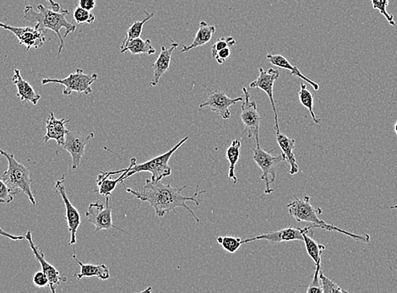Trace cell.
I'll use <instances>...</instances> for the list:
<instances>
[{"instance_id":"obj_9","label":"cell","mask_w":397,"mask_h":293,"mask_svg":"<svg viewBox=\"0 0 397 293\" xmlns=\"http://www.w3.org/2000/svg\"><path fill=\"white\" fill-rule=\"evenodd\" d=\"M314 229H322L321 226L314 225V224H310V225L304 227V229H300H300H294V227H289L279 231H272V233L259 235L256 238L244 239L243 240V244L257 241V240H267L273 245L282 242L304 241V234L313 235L312 230Z\"/></svg>"},{"instance_id":"obj_31","label":"cell","mask_w":397,"mask_h":293,"mask_svg":"<svg viewBox=\"0 0 397 293\" xmlns=\"http://www.w3.org/2000/svg\"><path fill=\"white\" fill-rule=\"evenodd\" d=\"M73 17L78 24H92L96 20V16L92 11L84 10L80 6L74 10Z\"/></svg>"},{"instance_id":"obj_41","label":"cell","mask_w":397,"mask_h":293,"mask_svg":"<svg viewBox=\"0 0 397 293\" xmlns=\"http://www.w3.org/2000/svg\"><path fill=\"white\" fill-rule=\"evenodd\" d=\"M46 1L49 3V5H50L52 10H54L55 11H60L62 10L61 9V6L58 2H55L54 1V0H46Z\"/></svg>"},{"instance_id":"obj_36","label":"cell","mask_w":397,"mask_h":293,"mask_svg":"<svg viewBox=\"0 0 397 293\" xmlns=\"http://www.w3.org/2000/svg\"><path fill=\"white\" fill-rule=\"evenodd\" d=\"M321 271V266H315V272L312 283L309 284L307 292L308 293H323L321 285L320 273Z\"/></svg>"},{"instance_id":"obj_22","label":"cell","mask_w":397,"mask_h":293,"mask_svg":"<svg viewBox=\"0 0 397 293\" xmlns=\"http://www.w3.org/2000/svg\"><path fill=\"white\" fill-rule=\"evenodd\" d=\"M267 59L269 61L270 63L274 65V66H277L280 69H284V70L289 71L291 76H293L295 77H298V78L305 80V83H309L311 87H312L314 91H319L320 90V85L317 83H314L312 80L308 78L305 75L302 74V72L300 71L295 65H293L289 62L288 59L285 58L284 56L281 55H267Z\"/></svg>"},{"instance_id":"obj_2","label":"cell","mask_w":397,"mask_h":293,"mask_svg":"<svg viewBox=\"0 0 397 293\" xmlns=\"http://www.w3.org/2000/svg\"><path fill=\"white\" fill-rule=\"evenodd\" d=\"M39 11H36L32 6L25 7L24 19L32 24H35L36 29L43 31L44 29L55 31L60 39L59 55L62 51L64 42L61 36V29H65L64 38H67L71 32H75L76 26L73 22H69L67 16L69 15L68 10L55 11L48 9L43 5L38 6Z\"/></svg>"},{"instance_id":"obj_20","label":"cell","mask_w":397,"mask_h":293,"mask_svg":"<svg viewBox=\"0 0 397 293\" xmlns=\"http://www.w3.org/2000/svg\"><path fill=\"white\" fill-rule=\"evenodd\" d=\"M12 83L18 87V96L20 101H28L34 105H38L41 96L35 92L34 87L28 81L22 78L19 70H15L12 77Z\"/></svg>"},{"instance_id":"obj_10","label":"cell","mask_w":397,"mask_h":293,"mask_svg":"<svg viewBox=\"0 0 397 293\" xmlns=\"http://www.w3.org/2000/svg\"><path fill=\"white\" fill-rule=\"evenodd\" d=\"M109 197H106L105 205L102 202L91 203L88 207L85 217L88 222L96 227L95 233L102 230L116 229L125 233L124 230L114 226L112 217V206L109 204Z\"/></svg>"},{"instance_id":"obj_23","label":"cell","mask_w":397,"mask_h":293,"mask_svg":"<svg viewBox=\"0 0 397 293\" xmlns=\"http://www.w3.org/2000/svg\"><path fill=\"white\" fill-rule=\"evenodd\" d=\"M108 173L109 175H111V176L118 173H122V175L120 178L114 179V180L110 178V177L105 176V175L102 173L98 175L97 178L98 190L96 192L99 193L101 195H104L105 197L110 196L113 192V190L116 189L118 185L124 182L126 175V169L116 171V172H108Z\"/></svg>"},{"instance_id":"obj_42","label":"cell","mask_w":397,"mask_h":293,"mask_svg":"<svg viewBox=\"0 0 397 293\" xmlns=\"http://www.w3.org/2000/svg\"><path fill=\"white\" fill-rule=\"evenodd\" d=\"M394 131L396 134L397 136V121L396 122L395 124H394Z\"/></svg>"},{"instance_id":"obj_43","label":"cell","mask_w":397,"mask_h":293,"mask_svg":"<svg viewBox=\"0 0 397 293\" xmlns=\"http://www.w3.org/2000/svg\"><path fill=\"white\" fill-rule=\"evenodd\" d=\"M391 209H397V205H396L394 206H391Z\"/></svg>"},{"instance_id":"obj_11","label":"cell","mask_w":397,"mask_h":293,"mask_svg":"<svg viewBox=\"0 0 397 293\" xmlns=\"http://www.w3.org/2000/svg\"><path fill=\"white\" fill-rule=\"evenodd\" d=\"M0 28L12 32L19 40L20 44L26 46L27 51H29L31 48L39 50L46 42L45 32L36 29L35 27H12L0 22Z\"/></svg>"},{"instance_id":"obj_38","label":"cell","mask_w":397,"mask_h":293,"mask_svg":"<svg viewBox=\"0 0 397 293\" xmlns=\"http://www.w3.org/2000/svg\"><path fill=\"white\" fill-rule=\"evenodd\" d=\"M231 55V48L228 47L223 48V50H220L214 57V58L216 60V62H218L219 64H223L225 61L230 58Z\"/></svg>"},{"instance_id":"obj_15","label":"cell","mask_w":397,"mask_h":293,"mask_svg":"<svg viewBox=\"0 0 397 293\" xmlns=\"http://www.w3.org/2000/svg\"><path fill=\"white\" fill-rule=\"evenodd\" d=\"M25 238H26L27 242L29 243L32 252H34L36 259L39 260L41 267H42V271L48 276L49 287H50L51 292L56 293L57 288H58L60 283L67 282V278L61 275L60 271L57 270L53 264L47 262L46 259H45V254L43 250L36 245L31 231H27L26 237Z\"/></svg>"},{"instance_id":"obj_7","label":"cell","mask_w":397,"mask_h":293,"mask_svg":"<svg viewBox=\"0 0 397 293\" xmlns=\"http://www.w3.org/2000/svg\"><path fill=\"white\" fill-rule=\"evenodd\" d=\"M97 80V74L87 75L85 74L83 70L77 68L75 73H72L65 79H43L42 84L64 85L65 89L63 91V95L67 97L71 96L73 92L84 93V94L88 95L92 92V85Z\"/></svg>"},{"instance_id":"obj_27","label":"cell","mask_w":397,"mask_h":293,"mask_svg":"<svg viewBox=\"0 0 397 293\" xmlns=\"http://www.w3.org/2000/svg\"><path fill=\"white\" fill-rule=\"evenodd\" d=\"M302 242L305 244L307 254L313 259L315 266H321L322 254L323 251L326 250V246L315 242L307 234H304V241Z\"/></svg>"},{"instance_id":"obj_28","label":"cell","mask_w":397,"mask_h":293,"mask_svg":"<svg viewBox=\"0 0 397 293\" xmlns=\"http://www.w3.org/2000/svg\"><path fill=\"white\" fill-rule=\"evenodd\" d=\"M145 14L146 15V18L140 20V22H136L132 24L128 31H127L126 38L121 44L120 50L124 48L127 43L130 42L131 40L136 39L138 38H141V35L143 31V27H144L145 24L147 22H149L151 19H153L154 13H149V12L145 11Z\"/></svg>"},{"instance_id":"obj_1","label":"cell","mask_w":397,"mask_h":293,"mask_svg":"<svg viewBox=\"0 0 397 293\" xmlns=\"http://www.w3.org/2000/svg\"><path fill=\"white\" fill-rule=\"evenodd\" d=\"M188 185L182 187V188H174L170 183L167 185L162 184L161 181L155 182L151 179H147L146 185L143 187L142 190H134L130 188H125L126 192L133 194L134 197L143 202H148L151 207L155 210V215L158 217H165V215L171 213L172 210L175 211L178 207H183L193 215L195 221L199 222L200 220L186 205V201H194L196 206H200L202 203L200 198L197 199L202 194L207 193V191H199L200 184L196 186V193L193 196H186L182 192L184 189L188 188Z\"/></svg>"},{"instance_id":"obj_4","label":"cell","mask_w":397,"mask_h":293,"mask_svg":"<svg viewBox=\"0 0 397 293\" xmlns=\"http://www.w3.org/2000/svg\"><path fill=\"white\" fill-rule=\"evenodd\" d=\"M188 140H189V136L183 138L178 144H176L167 152L151 158L141 164H137L136 158H131L130 165L126 169L125 179L133 176L134 174L142 172L150 173L151 180L155 182L162 181L163 178L169 177L172 174V168L169 166L171 157L184 143H186Z\"/></svg>"},{"instance_id":"obj_35","label":"cell","mask_w":397,"mask_h":293,"mask_svg":"<svg viewBox=\"0 0 397 293\" xmlns=\"http://www.w3.org/2000/svg\"><path fill=\"white\" fill-rule=\"evenodd\" d=\"M14 199V194L9 189L3 179L0 178V203L10 204Z\"/></svg>"},{"instance_id":"obj_6","label":"cell","mask_w":397,"mask_h":293,"mask_svg":"<svg viewBox=\"0 0 397 293\" xmlns=\"http://www.w3.org/2000/svg\"><path fill=\"white\" fill-rule=\"evenodd\" d=\"M253 153V160L262 171L261 180L265 183V194H272L274 190L271 188V184L276 181L278 166L285 161L284 157L281 154L272 156L271 152H265L260 145L256 146Z\"/></svg>"},{"instance_id":"obj_12","label":"cell","mask_w":397,"mask_h":293,"mask_svg":"<svg viewBox=\"0 0 397 293\" xmlns=\"http://www.w3.org/2000/svg\"><path fill=\"white\" fill-rule=\"evenodd\" d=\"M259 73V77L249 84V87L251 89H260L268 96L270 101H271L274 115H275L276 133H279V120H278V113L275 100H274L273 87L276 80L280 77V72L272 68L269 69L268 71H265L263 68H260Z\"/></svg>"},{"instance_id":"obj_25","label":"cell","mask_w":397,"mask_h":293,"mask_svg":"<svg viewBox=\"0 0 397 293\" xmlns=\"http://www.w3.org/2000/svg\"><path fill=\"white\" fill-rule=\"evenodd\" d=\"M128 51L133 55L155 54V48L153 46L151 41L150 39L143 40L141 38L131 40L124 48L120 50L121 54H125Z\"/></svg>"},{"instance_id":"obj_19","label":"cell","mask_w":397,"mask_h":293,"mask_svg":"<svg viewBox=\"0 0 397 293\" xmlns=\"http://www.w3.org/2000/svg\"><path fill=\"white\" fill-rule=\"evenodd\" d=\"M277 141L281 150V155L284 156L285 161L288 162L290 165V175H295L300 172V166H298L295 156H294V148H295L296 141L285 136L281 132L277 133Z\"/></svg>"},{"instance_id":"obj_30","label":"cell","mask_w":397,"mask_h":293,"mask_svg":"<svg viewBox=\"0 0 397 293\" xmlns=\"http://www.w3.org/2000/svg\"><path fill=\"white\" fill-rule=\"evenodd\" d=\"M216 241L222 245L224 250L230 254L236 253L240 249V247L243 245L242 238L228 237V236L227 237H218L216 238Z\"/></svg>"},{"instance_id":"obj_39","label":"cell","mask_w":397,"mask_h":293,"mask_svg":"<svg viewBox=\"0 0 397 293\" xmlns=\"http://www.w3.org/2000/svg\"><path fill=\"white\" fill-rule=\"evenodd\" d=\"M79 6L84 10L92 11L97 6L96 0H79Z\"/></svg>"},{"instance_id":"obj_34","label":"cell","mask_w":397,"mask_h":293,"mask_svg":"<svg viewBox=\"0 0 397 293\" xmlns=\"http://www.w3.org/2000/svg\"><path fill=\"white\" fill-rule=\"evenodd\" d=\"M235 45H236V41L235 38H232V36H228V38L222 36V38L216 40L214 46L211 47V55L212 57H215L220 50L228 47L231 48L235 46Z\"/></svg>"},{"instance_id":"obj_37","label":"cell","mask_w":397,"mask_h":293,"mask_svg":"<svg viewBox=\"0 0 397 293\" xmlns=\"http://www.w3.org/2000/svg\"><path fill=\"white\" fill-rule=\"evenodd\" d=\"M32 283L35 285L36 287L43 288L49 287V280L48 276L42 271H38L34 276V280Z\"/></svg>"},{"instance_id":"obj_40","label":"cell","mask_w":397,"mask_h":293,"mask_svg":"<svg viewBox=\"0 0 397 293\" xmlns=\"http://www.w3.org/2000/svg\"><path fill=\"white\" fill-rule=\"evenodd\" d=\"M0 236H3V237H6L11 240H14V241H18V240L22 241V240L26 239V238L23 237V236H15L7 233V231L4 230L1 227H0Z\"/></svg>"},{"instance_id":"obj_8","label":"cell","mask_w":397,"mask_h":293,"mask_svg":"<svg viewBox=\"0 0 397 293\" xmlns=\"http://www.w3.org/2000/svg\"><path fill=\"white\" fill-rule=\"evenodd\" d=\"M244 101L241 107L240 119L242 120L244 128L242 134L247 133L248 138L256 137V146L260 145L259 133L261 117L258 112L257 104L255 101L251 100V93L246 87H243Z\"/></svg>"},{"instance_id":"obj_18","label":"cell","mask_w":397,"mask_h":293,"mask_svg":"<svg viewBox=\"0 0 397 293\" xmlns=\"http://www.w3.org/2000/svg\"><path fill=\"white\" fill-rule=\"evenodd\" d=\"M71 120H57L54 113L50 112L46 120V134L44 136V142L47 143L50 140H54L58 145L62 146L64 143L65 136L69 131L67 124Z\"/></svg>"},{"instance_id":"obj_26","label":"cell","mask_w":397,"mask_h":293,"mask_svg":"<svg viewBox=\"0 0 397 293\" xmlns=\"http://www.w3.org/2000/svg\"><path fill=\"white\" fill-rule=\"evenodd\" d=\"M241 141L235 139L232 141L230 145L226 150L227 160L229 162L228 179L233 181V184L237 185V178L235 175V166L239 162L241 155Z\"/></svg>"},{"instance_id":"obj_21","label":"cell","mask_w":397,"mask_h":293,"mask_svg":"<svg viewBox=\"0 0 397 293\" xmlns=\"http://www.w3.org/2000/svg\"><path fill=\"white\" fill-rule=\"evenodd\" d=\"M72 257L76 260L77 264H79L81 268L79 273L74 276L77 278V280H80L84 278H97L102 280H109L110 278L109 269L106 264H84L81 262L80 260H78L76 254H74Z\"/></svg>"},{"instance_id":"obj_29","label":"cell","mask_w":397,"mask_h":293,"mask_svg":"<svg viewBox=\"0 0 397 293\" xmlns=\"http://www.w3.org/2000/svg\"><path fill=\"white\" fill-rule=\"evenodd\" d=\"M298 99H300V103L309 110L314 123L316 124H321V120L317 119L314 111V96L307 88L305 84H301L300 85V90L298 92Z\"/></svg>"},{"instance_id":"obj_33","label":"cell","mask_w":397,"mask_h":293,"mask_svg":"<svg viewBox=\"0 0 397 293\" xmlns=\"http://www.w3.org/2000/svg\"><path fill=\"white\" fill-rule=\"evenodd\" d=\"M320 279L323 293L347 292V291L343 290V289L340 287L339 285L335 283L330 279L327 278L321 271L320 273Z\"/></svg>"},{"instance_id":"obj_5","label":"cell","mask_w":397,"mask_h":293,"mask_svg":"<svg viewBox=\"0 0 397 293\" xmlns=\"http://www.w3.org/2000/svg\"><path fill=\"white\" fill-rule=\"evenodd\" d=\"M0 154L5 157L8 161V169L0 178L6 183V185L14 194L23 193L29 199L32 204L36 205L34 193L32 190V178L30 177L29 169L20 164L15 159L13 154L8 153L0 149Z\"/></svg>"},{"instance_id":"obj_16","label":"cell","mask_w":397,"mask_h":293,"mask_svg":"<svg viewBox=\"0 0 397 293\" xmlns=\"http://www.w3.org/2000/svg\"><path fill=\"white\" fill-rule=\"evenodd\" d=\"M243 97H236V99H230L226 93L221 90H216L211 92L208 97V99L204 103L200 104L199 108L202 109L206 107H210L212 111L218 113L223 120H229L231 117V113L229 108L232 105H235L239 101H242Z\"/></svg>"},{"instance_id":"obj_13","label":"cell","mask_w":397,"mask_h":293,"mask_svg":"<svg viewBox=\"0 0 397 293\" xmlns=\"http://www.w3.org/2000/svg\"><path fill=\"white\" fill-rule=\"evenodd\" d=\"M93 137V133L89 134L88 136H84L80 132L69 131V130L62 148L71 154L74 171L79 168L81 159H83L85 152V148Z\"/></svg>"},{"instance_id":"obj_3","label":"cell","mask_w":397,"mask_h":293,"mask_svg":"<svg viewBox=\"0 0 397 293\" xmlns=\"http://www.w3.org/2000/svg\"><path fill=\"white\" fill-rule=\"evenodd\" d=\"M288 209L291 217L295 219L298 222H309L314 224V225L321 226L322 229L330 231H338L340 234L349 236V237L356 240V241L370 242V236L368 234L359 235L350 233V231L339 229V227L326 223L320 219L319 217L322 214V210L316 208V207L311 204L309 195H305L304 198L295 197L288 205Z\"/></svg>"},{"instance_id":"obj_14","label":"cell","mask_w":397,"mask_h":293,"mask_svg":"<svg viewBox=\"0 0 397 293\" xmlns=\"http://www.w3.org/2000/svg\"><path fill=\"white\" fill-rule=\"evenodd\" d=\"M64 182L65 175H63L62 178L56 182L55 190L57 193L60 195L61 199H63L65 210H67L65 219H67V221L69 231L71 233V242H69V245H75L76 243V233L81 226V218L79 211L72 205V203L68 198Z\"/></svg>"},{"instance_id":"obj_24","label":"cell","mask_w":397,"mask_h":293,"mask_svg":"<svg viewBox=\"0 0 397 293\" xmlns=\"http://www.w3.org/2000/svg\"><path fill=\"white\" fill-rule=\"evenodd\" d=\"M216 27L214 26H209L206 22L202 20L200 22L197 34L195 36L193 42L190 46H183L181 52H189L195 48L204 46L207 44L212 38V36L215 34Z\"/></svg>"},{"instance_id":"obj_17","label":"cell","mask_w":397,"mask_h":293,"mask_svg":"<svg viewBox=\"0 0 397 293\" xmlns=\"http://www.w3.org/2000/svg\"><path fill=\"white\" fill-rule=\"evenodd\" d=\"M170 40L171 45L169 48L162 46L160 55H159L157 60L151 65V66L154 69L153 78L150 83L151 87L158 85L162 77L169 70L172 56H173V52L179 45V43L175 42L174 40Z\"/></svg>"},{"instance_id":"obj_32","label":"cell","mask_w":397,"mask_h":293,"mask_svg":"<svg viewBox=\"0 0 397 293\" xmlns=\"http://www.w3.org/2000/svg\"><path fill=\"white\" fill-rule=\"evenodd\" d=\"M389 1L390 0H372V6H373L374 10H378L380 14L386 17L391 26L395 27L394 15L389 14L387 11Z\"/></svg>"}]
</instances>
